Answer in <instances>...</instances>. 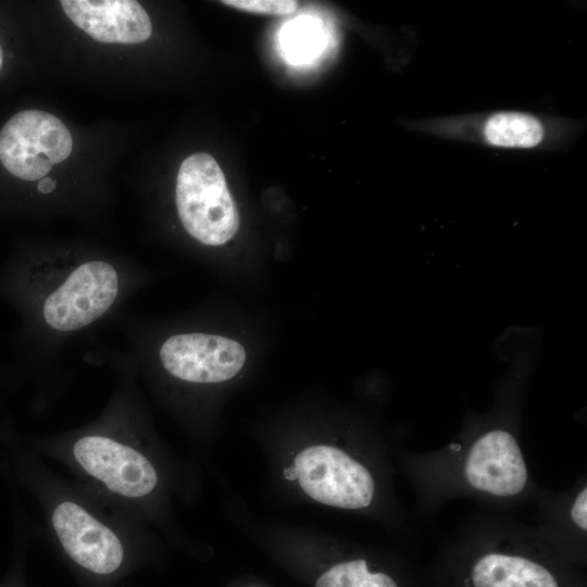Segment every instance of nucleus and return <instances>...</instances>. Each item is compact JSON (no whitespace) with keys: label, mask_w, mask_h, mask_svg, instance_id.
Wrapping results in <instances>:
<instances>
[{"label":"nucleus","mask_w":587,"mask_h":587,"mask_svg":"<svg viewBox=\"0 0 587 587\" xmlns=\"http://www.w3.org/2000/svg\"><path fill=\"white\" fill-rule=\"evenodd\" d=\"M25 305L48 362L76 337L116 319L145 284L135 263L101 254H48L24 273Z\"/></svg>","instance_id":"f257e3e1"},{"label":"nucleus","mask_w":587,"mask_h":587,"mask_svg":"<svg viewBox=\"0 0 587 587\" xmlns=\"http://www.w3.org/2000/svg\"><path fill=\"white\" fill-rule=\"evenodd\" d=\"M419 462L421 479L440 497L467 495L513 503L532 489L520 442L511 429L501 425L482 429Z\"/></svg>","instance_id":"f03ea898"},{"label":"nucleus","mask_w":587,"mask_h":587,"mask_svg":"<svg viewBox=\"0 0 587 587\" xmlns=\"http://www.w3.org/2000/svg\"><path fill=\"white\" fill-rule=\"evenodd\" d=\"M175 205L184 229L204 246H223L238 232V209L222 168L208 153H193L180 164Z\"/></svg>","instance_id":"7ed1b4c3"},{"label":"nucleus","mask_w":587,"mask_h":587,"mask_svg":"<svg viewBox=\"0 0 587 587\" xmlns=\"http://www.w3.org/2000/svg\"><path fill=\"white\" fill-rule=\"evenodd\" d=\"M313 500L344 510H365L374 502L376 485L371 471L341 448L309 446L298 452L285 472Z\"/></svg>","instance_id":"20e7f679"},{"label":"nucleus","mask_w":587,"mask_h":587,"mask_svg":"<svg viewBox=\"0 0 587 587\" xmlns=\"http://www.w3.org/2000/svg\"><path fill=\"white\" fill-rule=\"evenodd\" d=\"M172 379L189 385H214L235 377L247 360L245 347L226 336L203 332H180L166 336L152 353Z\"/></svg>","instance_id":"39448f33"},{"label":"nucleus","mask_w":587,"mask_h":587,"mask_svg":"<svg viewBox=\"0 0 587 587\" xmlns=\"http://www.w3.org/2000/svg\"><path fill=\"white\" fill-rule=\"evenodd\" d=\"M73 149L67 127L40 110L14 114L0 130V162L13 176L40 180L54 164L66 160Z\"/></svg>","instance_id":"423d86ee"},{"label":"nucleus","mask_w":587,"mask_h":587,"mask_svg":"<svg viewBox=\"0 0 587 587\" xmlns=\"http://www.w3.org/2000/svg\"><path fill=\"white\" fill-rule=\"evenodd\" d=\"M71 449L80 470L116 496L140 500L150 496L158 485L151 461L112 433H85L75 439Z\"/></svg>","instance_id":"0eeeda50"},{"label":"nucleus","mask_w":587,"mask_h":587,"mask_svg":"<svg viewBox=\"0 0 587 587\" xmlns=\"http://www.w3.org/2000/svg\"><path fill=\"white\" fill-rule=\"evenodd\" d=\"M51 524L65 553L85 571L109 576L123 566L125 548L120 536L82 504L59 502Z\"/></svg>","instance_id":"6e6552de"},{"label":"nucleus","mask_w":587,"mask_h":587,"mask_svg":"<svg viewBox=\"0 0 587 587\" xmlns=\"http://www.w3.org/2000/svg\"><path fill=\"white\" fill-rule=\"evenodd\" d=\"M67 17L91 38L107 43H139L151 33V21L134 0H63Z\"/></svg>","instance_id":"1a4fd4ad"},{"label":"nucleus","mask_w":587,"mask_h":587,"mask_svg":"<svg viewBox=\"0 0 587 587\" xmlns=\"http://www.w3.org/2000/svg\"><path fill=\"white\" fill-rule=\"evenodd\" d=\"M473 587H559L554 575L527 555L492 548L471 570Z\"/></svg>","instance_id":"9d476101"},{"label":"nucleus","mask_w":587,"mask_h":587,"mask_svg":"<svg viewBox=\"0 0 587 587\" xmlns=\"http://www.w3.org/2000/svg\"><path fill=\"white\" fill-rule=\"evenodd\" d=\"M484 133L489 143L508 148H530L538 145L544 136L542 126L536 117L517 112L492 115Z\"/></svg>","instance_id":"9b49d317"},{"label":"nucleus","mask_w":587,"mask_h":587,"mask_svg":"<svg viewBox=\"0 0 587 587\" xmlns=\"http://www.w3.org/2000/svg\"><path fill=\"white\" fill-rule=\"evenodd\" d=\"M315 587H398V584L386 573L370 571L364 559H352L328 569L317 578Z\"/></svg>","instance_id":"f8f14e48"},{"label":"nucleus","mask_w":587,"mask_h":587,"mask_svg":"<svg viewBox=\"0 0 587 587\" xmlns=\"http://www.w3.org/2000/svg\"><path fill=\"white\" fill-rule=\"evenodd\" d=\"M320 32L311 20L300 18L283 32V46L292 61L309 60L320 47Z\"/></svg>","instance_id":"ddd939ff"},{"label":"nucleus","mask_w":587,"mask_h":587,"mask_svg":"<svg viewBox=\"0 0 587 587\" xmlns=\"http://www.w3.org/2000/svg\"><path fill=\"white\" fill-rule=\"evenodd\" d=\"M565 525L574 536L585 537L587 532V487L582 485L565 504Z\"/></svg>","instance_id":"4468645a"},{"label":"nucleus","mask_w":587,"mask_h":587,"mask_svg":"<svg viewBox=\"0 0 587 587\" xmlns=\"http://www.w3.org/2000/svg\"><path fill=\"white\" fill-rule=\"evenodd\" d=\"M222 3L252 13L271 15L290 14L298 8V2L291 0H224Z\"/></svg>","instance_id":"2eb2a0df"},{"label":"nucleus","mask_w":587,"mask_h":587,"mask_svg":"<svg viewBox=\"0 0 587 587\" xmlns=\"http://www.w3.org/2000/svg\"><path fill=\"white\" fill-rule=\"evenodd\" d=\"M57 187V183L54 179L50 177H43L40 180H38L37 189L42 195H49Z\"/></svg>","instance_id":"dca6fc26"},{"label":"nucleus","mask_w":587,"mask_h":587,"mask_svg":"<svg viewBox=\"0 0 587 587\" xmlns=\"http://www.w3.org/2000/svg\"><path fill=\"white\" fill-rule=\"evenodd\" d=\"M2 65H3V53H2L1 46H0V71L2 68Z\"/></svg>","instance_id":"f3484780"},{"label":"nucleus","mask_w":587,"mask_h":587,"mask_svg":"<svg viewBox=\"0 0 587 587\" xmlns=\"http://www.w3.org/2000/svg\"><path fill=\"white\" fill-rule=\"evenodd\" d=\"M255 587V586H254Z\"/></svg>","instance_id":"a211bd4d"}]
</instances>
